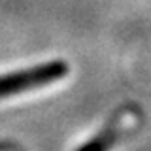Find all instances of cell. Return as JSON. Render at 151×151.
Masks as SVG:
<instances>
[{
	"instance_id": "obj_3",
	"label": "cell",
	"mask_w": 151,
	"mask_h": 151,
	"mask_svg": "<svg viewBox=\"0 0 151 151\" xmlns=\"http://www.w3.org/2000/svg\"><path fill=\"white\" fill-rule=\"evenodd\" d=\"M0 151H2V145H0Z\"/></svg>"
},
{
	"instance_id": "obj_2",
	"label": "cell",
	"mask_w": 151,
	"mask_h": 151,
	"mask_svg": "<svg viewBox=\"0 0 151 151\" xmlns=\"http://www.w3.org/2000/svg\"><path fill=\"white\" fill-rule=\"evenodd\" d=\"M123 117H125V113H117V115L113 117V119L108 123L100 132L94 134V138L87 140L83 145H79L76 151H110L113 145L117 144V140L121 138Z\"/></svg>"
},
{
	"instance_id": "obj_1",
	"label": "cell",
	"mask_w": 151,
	"mask_h": 151,
	"mask_svg": "<svg viewBox=\"0 0 151 151\" xmlns=\"http://www.w3.org/2000/svg\"><path fill=\"white\" fill-rule=\"evenodd\" d=\"M70 66L66 60H49L25 70L9 72L0 76V98H8L13 94L27 93L30 89H38L44 85L55 83L68 74Z\"/></svg>"
}]
</instances>
